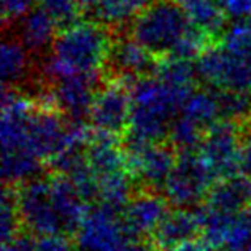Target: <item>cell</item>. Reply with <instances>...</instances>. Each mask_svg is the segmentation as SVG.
Listing matches in <instances>:
<instances>
[{
  "instance_id": "cell-1",
  "label": "cell",
  "mask_w": 251,
  "mask_h": 251,
  "mask_svg": "<svg viewBox=\"0 0 251 251\" xmlns=\"http://www.w3.org/2000/svg\"><path fill=\"white\" fill-rule=\"evenodd\" d=\"M130 37L153 56L191 59L207 48V37L194 27L176 0H153L130 21Z\"/></svg>"
},
{
  "instance_id": "cell-2",
  "label": "cell",
  "mask_w": 251,
  "mask_h": 251,
  "mask_svg": "<svg viewBox=\"0 0 251 251\" xmlns=\"http://www.w3.org/2000/svg\"><path fill=\"white\" fill-rule=\"evenodd\" d=\"M113 40L107 25L99 21H78L57 32L45 72L51 80L64 76H96L108 62Z\"/></svg>"
},
{
  "instance_id": "cell-3",
  "label": "cell",
  "mask_w": 251,
  "mask_h": 251,
  "mask_svg": "<svg viewBox=\"0 0 251 251\" xmlns=\"http://www.w3.org/2000/svg\"><path fill=\"white\" fill-rule=\"evenodd\" d=\"M130 123L127 142H162L186 97L194 89H183L145 75L132 84Z\"/></svg>"
},
{
  "instance_id": "cell-4",
  "label": "cell",
  "mask_w": 251,
  "mask_h": 251,
  "mask_svg": "<svg viewBox=\"0 0 251 251\" xmlns=\"http://www.w3.org/2000/svg\"><path fill=\"white\" fill-rule=\"evenodd\" d=\"M216 181L197 150L180 151L174 170L162 186V196L175 208H191L205 202Z\"/></svg>"
},
{
  "instance_id": "cell-5",
  "label": "cell",
  "mask_w": 251,
  "mask_h": 251,
  "mask_svg": "<svg viewBox=\"0 0 251 251\" xmlns=\"http://www.w3.org/2000/svg\"><path fill=\"white\" fill-rule=\"evenodd\" d=\"M197 76L216 91H242L251 88V57L227 50L207 46L196 62Z\"/></svg>"
},
{
  "instance_id": "cell-6",
  "label": "cell",
  "mask_w": 251,
  "mask_h": 251,
  "mask_svg": "<svg viewBox=\"0 0 251 251\" xmlns=\"http://www.w3.org/2000/svg\"><path fill=\"white\" fill-rule=\"evenodd\" d=\"M21 226L35 235H64L51 197L50 178L35 176L15 193Z\"/></svg>"
},
{
  "instance_id": "cell-7",
  "label": "cell",
  "mask_w": 251,
  "mask_h": 251,
  "mask_svg": "<svg viewBox=\"0 0 251 251\" xmlns=\"http://www.w3.org/2000/svg\"><path fill=\"white\" fill-rule=\"evenodd\" d=\"M216 180L232 176L240 170L242 129L230 120H220L205 132L196 148Z\"/></svg>"
},
{
  "instance_id": "cell-8",
  "label": "cell",
  "mask_w": 251,
  "mask_h": 251,
  "mask_svg": "<svg viewBox=\"0 0 251 251\" xmlns=\"http://www.w3.org/2000/svg\"><path fill=\"white\" fill-rule=\"evenodd\" d=\"M124 151L132 180L145 189H162L178 156L166 142H127Z\"/></svg>"
},
{
  "instance_id": "cell-9",
  "label": "cell",
  "mask_w": 251,
  "mask_h": 251,
  "mask_svg": "<svg viewBox=\"0 0 251 251\" xmlns=\"http://www.w3.org/2000/svg\"><path fill=\"white\" fill-rule=\"evenodd\" d=\"M132 88L124 78L105 83L96 92L88 121L91 127L110 135H123L129 129L132 110Z\"/></svg>"
},
{
  "instance_id": "cell-10",
  "label": "cell",
  "mask_w": 251,
  "mask_h": 251,
  "mask_svg": "<svg viewBox=\"0 0 251 251\" xmlns=\"http://www.w3.org/2000/svg\"><path fill=\"white\" fill-rule=\"evenodd\" d=\"M74 251H121L130 240L118 210L97 205L88 211L75 234Z\"/></svg>"
},
{
  "instance_id": "cell-11",
  "label": "cell",
  "mask_w": 251,
  "mask_h": 251,
  "mask_svg": "<svg viewBox=\"0 0 251 251\" xmlns=\"http://www.w3.org/2000/svg\"><path fill=\"white\" fill-rule=\"evenodd\" d=\"M167 199L153 189H143L132 196L120 211L123 226L130 239H145L154 235L156 229L169 213Z\"/></svg>"
},
{
  "instance_id": "cell-12",
  "label": "cell",
  "mask_w": 251,
  "mask_h": 251,
  "mask_svg": "<svg viewBox=\"0 0 251 251\" xmlns=\"http://www.w3.org/2000/svg\"><path fill=\"white\" fill-rule=\"evenodd\" d=\"M96 76H64L54 81L52 100L54 108L70 121L83 123L89 118V111L96 97Z\"/></svg>"
},
{
  "instance_id": "cell-13",
  "label": "cell",
  "mask_w": 251,
  "mask_h": 251,
  "mask_svg": "<svg viewBox=\"0 0 251 251\" xmlns=\"http://www.w3.org/2000/svg\"><path fill=\"white\" fill-rule=\"evenodd\" d=\"M108 67L118 78H134L138 80L154 72V56L137 43L132 37H123L113 40L108 56Z\"/></svg>"
},
{
  "instance_id": "cell-14",
  "label": "cell",
  "mask_w": 251,
  "mask_h": 251,
  "mask_svg": "<svg viewBox=\"0 0 251 251\" xmlns=\"http://www.w3.org/2000/svg\"><path fill=\"white\" fill-rule=\"evenodd\" d=\"M16 23V38L30 52H43L51 50L59 27L42 5L32 6Z\"/></svg>"
},
{
  "instance_id": "cell-15",
  "label": "cell",
  "mask_w": 251,
  "mask_h": 251,
  "mask_svg": "<svg viewBox=\"0 0 251 251\" xmlns=\"http://www.w3.org/2000/svg\"><path fill=\"white\" fill-rule=\"evenodd\" d=\"M199 232L202 230L197 211H191V208H175L169 211L153 237L156 247L175 250L196 240Z\"/></svg>"
},
{
  "instance_id": "cell-16",
  "label": "cell",
  "mask_w": 251,
  "mask_h": 251,
  "mask_svg": "<svg viewBox=\"0 0 251 251\" xmlns=\"http://www.w3.org/2000/svg\"><path fill=\"white\" fill-rule=\"evenodd\" d=\"M205 205L210 208L226 211V213H239L251 207V178L227 176L218 180L205 199Z\"/></svg>"
},
{
  "instance_id": "cell-17",
  "label": "cell",
  "mask_w": 251,
  "mask_h": 251,
  "mask_svg": "<svg viewBox=\"0 0 251 251\" xmlns=\"http://www.w3.org/2000/svg\"><path fill=\"white\" fill-rule=\"evenodd\" d=\"M188 15L194 27L202 30L210 38L221 35L226 16L218 5V0H176Z\"/></svg>"
},
{
  "instance_id": "cell-18",
  "label": "cell",
  "mask_w": 251,
  "mask_h": 251,
  "mask_svg": "<svg viewBox=\"0 0 251 251\" xmlns=\"http://www.w3.org/2000/svg\"><path fill=\"white\" fill-rule=\"evenodd\" d=\"M30 69V51L18 40L6 38L2 45V80L6 86H18L27 78Z\"/></svg>"
},
{
  "instance_id": "cell-19",
  "label": "cell",
  "mask_w": 251,
  "mask_h": 251,
  "mask_svg": "<svg viewBox=\"0 0 251 251\" xmlns=\"http://www.w3.org/2000/svg\"><path fill=\"white\" fill-rule=\"evenodd\" d=\"M153 0H100L94 21L105 25H120L132 21L135 15Z\"/></svg>"
},
{
  "instance_id": "cell-20",
  "label": "cell",
  "mask_w": 251,
  "mask_h": 251,
  "mask_svg": "<svg viewBox=\"0 0 251 251\" xmlns=\"http://www.w3.org/2000/svg\"><path fill=\"white\" fill-rule=\"evenodd\" d=\"M19 220L18 205H16V196L11 191L5 189L2 196V203H0V230H2V242L13 239L16 234H19Z\"/></svg>"
},
{
  "instance_id": "cell-21",
  "label": "cell",
  "mask_w": 251,
  "mask_h": 251,
  "mask_svg": "<svg viewBox=\"0 0 251 251\" xmlns=\"http://www.w3.org/2000/svg\"><path fill=\"white\" fill-rule=\"evenodd\" d=\"M40 5L56 21L59 30L80 21L81 11L75 0H40Z\"/></svg>"
},
{
  "instance_id": "cell-22",
  "label": "cell",
  "mask_w": 251,
  "mask_h": 251,
  "mask_svg": "<svg viewBox=\"0 0 251 251\" xmlns=\"http://www.w3.org/2000/svg\"><path fill=\"white\" fill-rule=\"evenodd\" d=\"M224 16L232 21L251 19V0H218Z\"/></svg>"
},
{
  "instance_id": "cell-23",
  "label": "cell",
  "mask_w": 251,
  "mask_h": 251,
  "mask_svg": "<svg viewBox=\"0 0 251 251\" xmlns=\"http://www.w3.org/2000/svg\"><path fill=\"white\" fill-rule=\"evenodd\" d=\"M32 6H34V0H2L3 18L6 21H18Z\"/></svg>"
},
{
  "instance_id": "cell-24",
  "label": "cell",
  "mask_w": 251,
  "mask_h": 251,
  "mask_svg": "<svg viewBox=\"0 0 251 251\" xmlns=\"http://www.w3.org/2000/svg\"><path fill=\"white\" fill-rule=\"evenodd\" d=\"M240 172L251 178V126L242 132V150H240Z\"/></svg>"
},
{
  "instance_id": "cell-25",
  "label": "cell",
  "mask_w": 251,
  "mask_h": 251,
  "mask_svg": "<svg viewBox=\"0 0 251 251\" xmlns=\"http://www.w3.org/2000/svg\"><path fill=\"white\" fill-rule=\"evenodd\" d=\"M121 251H154V248L151 243L145 242L143 239H130Z\"/></svg>"
},
{
  "instance_id": "cell-26",
  "label": "cell",
  "mask_w": 251,
  "mask_h": 251,
  "mask_svg": "<svg viewBox=\"0 0 251 251\" xmlns=\"http://www.w3.org/2000/svg\"><path fill=\"white\" fill-rule=\"evenodd\" d=\"M78 8H80L81 15H91L92 18H96L97 6L100 0H75Z\"/></svg>"
}]
</instances>
